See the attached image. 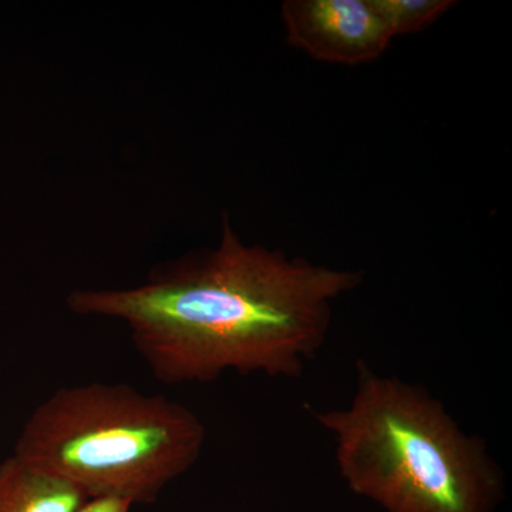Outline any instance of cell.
Returning <instances> with one entry per match:
<instances>
[{"label":"cell","instance_id":"1","mask_svg":"<svg viewBox=\"0 0 512 512\" xmlns=\"http://www.w3.org/2000/svg\"><path fill=\"white\" fill-rule=\"evenodd\" d=\"M362 274L245 245L229 224L220 245L131 289L74 291L77 315L123 320L165 384L210 383L229 370L299 377L328 339L332 303Z\"/></svg>","mask_w":512,"mask_h":512},{"label":"cell","instance_id":"2","mask_svg":"<svg viewBox=\"0 0 512 512\" xmlns=\"http://www.w3.org/2000/svg\"><path fill=\"white\" fill-rule=\"evenodd\" d=\"M312 416L335 439L349 490L387 512H495L503 501L504 474L484 440L426 390L365 360L349 406Z\"/></svg>","mask_w":512,"mask_h":512},{"label":"cell","instance_id":"3","mask_svg":"<svg viewBox=\"0 0 512 512\" xmlns=\"http://www.w3.org/2000/svg\"><path fill=\"white\" fill-rule=\"evenodd\" d=\"M207 430L184 404L123 383L56 390L23 426L15 456L92 498L151 504L200 458Z\"/></svg>","mask_w":512,"mask_h":512},{"label":"cell","instance_id":"4","mask_svg":"<svg viewBox=\"0 0 512 512\" xmlns=\"http://www.w3.org/2000/svg\"><path fill=\"white\" fill-rule=\"evenodd\" d=\"M282 19L289 43L320 62H372L393 39L370 0H288Z\"/></svg>","mask_w":512,"mask_h":512},{"label":"cell","instance_id":"5","mask_svg":"<svg viewBox=\"0 0 512 512\" xmlns=\"http://www.w3.org/2000/svg\"><path fill=\"white\" fill-rule=\"evenodd\" d=\"M87 500L79 488L15 454L0 464V512H77Z\"/></svg>","mask_w":512,"mask_h":512},{"label":"cell","instance_id":"6","mask_svg":"<svg viewBox=\"0 0 512 512\" xmlns=\"http://www.w3.org/2000/svg\"><path fill=\"white\" fill-rule=\"evenodd\" d=\"M390 35L416 33L457 5L451 0H370Z\"/></svg>","mask_w":512,"mask_h":512},{"label":"cell","instance_id":"7","mask_svg":"<svg viewBox=\"0 0 512 512\" xmlns=\"http://www.w3.org/2000/svg\"><path fill=\"white\" fill-rule=\"evenodd\" d=\"M133 504L120 498H92L77 512H131Z\"/></svg>","mask_w":512,"mask_h":512}]
</instances>
